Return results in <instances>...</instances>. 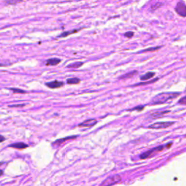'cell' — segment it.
I'll use <instances>...</instances> for the list:
<instances>
[{
  "label": "cell",
  "mask_w": 186,
  "mask_h": 186,
  "mask_svg": "<svg viewBox=\"0 0 186 186\" xmlns=\"http://www.w3.org/2000/svg\"><path fill=\"white\" fill-rule=\"evenodd\" d=\"M180 95L179 92H162L152 99L153 104H164L171 102Z\"/></svg>",
  "instance_id": "cell-1"
},
{
  "label": "cell",
  "mask_w": 186,
  "mask_h": 186,
  "mask_svg": "<svg viewBox=\"0 0 186 186\" xmlns=\"http://www.w3.org/2000/svg\"><path fill=\"white\" fill-rule=\"evenodd\" d=\"M121 180V177L119 174H115L108 177L105 181L103 182L100 186H112L116 184Z\"/></svg>",
  "instance_id": "cell-2"
},
{
  "label": "cell",
  "mask_w": 186,
  "mask_h": 186,
  "mask_svg": "<svg viewBox=\"0 0 186 186\" xmlns=\"http://www.w3.org/2000/svg\"><path fill=\"white\" fill-rule=\"evenodd\" d=\"M165 146L166 145H159V146L152 148V149L149 150V151H146V152H144L143 154H141L140 158H141V159H145V158H150V157H151V156H153L154 155H155L156 153L162 151Z\"/></svg>",
  "instance_id": "cell-3"
},
{
  "label": "cell",
  "mask_w": 186,
  "mask_h": 186,
  "mask_svg": "<svg viewBox=\"0 0 186 186\" xmlns=\"http://www.w3.org/2000/svg\"><path fill=\"white\" fill-rule=\"evenodd\" d=\"M172 124H174V122L172 121H161V122H156L154 124H151L148 126V128L149 129H165L169 127H171Z\"/></svg>",
  "instance_id": "cell-4"
},
{
  "label": "cell",
  "mask_w": 186,
  "mask_h": 186,
  "mask_svg": "<svg viewBox=\"0 0 186 186\" xmlns=\"http://www.w3.org/2000/svg\"><path fill=\"white\" fill-rule=\"evenodd\" d=\"M175 12L178 14L180 16L186 17V5L184 2H180L177 4L175 7Z\"/></svg>",
  "instance_id": "cell-5"
},
{
  "label": "cell",
  "mask_w": 186,
  "mask_h": 186,
  "mask_svg": "<svg viewBox=\"0 0 186 186\" xmlns=\"http://www.w3.org/2000/svg\"><path fill=\"white\" fill-rule=\"evenodd\" d=\"M97 120L95 119V118H90V119H88V120H86V121H84V122L82 123H80L79 124V127H93L94 125H95V124H97Z\"/></svg>",
  "instance_id": "cell-6"
},
{
  "label": "cell",
  "mask_w": 186,
  "mask_h": 186,
  "mask_svg": "<svg viewBox=\"0 0 186 186\" xmlns=\"http://www.w3.org/2000/svg\"><path fill=\"white\" fill-rule=\"evenodd\" d=\"M46 86L48 87L50 89H56V88H60V87H62L64 85V83L63 81H50V82L46 83Z\"/></svg>",
  "instance_id": "cell-7"
},
{
  "label": "cell",
  "mask_w": 186,
  "mask_h": 186,
  "mask_svg": "<svg viewBox=\"0 0 186 186\" xmlns=\"http://www.w3.org/2000/svg\"><path fill=\"white\" fill-rule=\"evenodd\" d=\"M169 112V111H157V112L151 114V115L149 116V117L151 118H154V119H156V118H158L163 116L165 115L166 114H167V113Z\"/></svg>",
  "instance_id": "cell-8"
},
{
  "label": "cell",
  "mask_w": 186,
  "mask_h": 186,
  "mask_svg": "<svg viewBox=\"0 0 186 186\" xmlns=\"http://www.w3.org/2000/svg\"><path fill=\"white\" fill-rule=\"evenodd\" d=\"M61 62V60L59 58H50L46 62L47 65H57Z\"/></svg>",
  "instance_id": "cell-9"
},
{
  "label": "cell",
  "mask_w": 186,
  "mask_h": 186,
  "mask_svg": "<svg viewBox=\"0 0 186 186\" xmlns=\"http://www.w3.org/2000/svg\"><path fill=\"white\" fill-rule=\"evenodd\" d=\"M9 147H11V148H16V149H24V148H26L28 147V145L25 144L24 143H15L12 144V145H10Z\"/></svg>",
  "instance_id": "cell-10"
},
{
  "label": "cell",
  "mask_w": 186,
  "mask_h": 186,
  "mask_svg": "<svg viewBox=\"0 0 186 186\" xmlns=\"http://www.w3.org/2000/svg\"><path fill=\"white\" fill-rule=\"evenodd\" d=\"M155 76V73L154 72H148L145 74L143 75L141 77V79L142 81H146V80L150 79L153 78V77Z\"/></svg>",
  "instance_id": "cell-11"
},
{
  "label": "cell",
  "mask_w": 186,
  "mask_h": 186,
  "mask_svg": "<svg viewBox=\"0 0 186 186\" xmlns=\"http://www.w3.org/2000/svg\"><path fill=\"white\" fill-rule=\"evenodd\" d=\"M80 30H81V28H79V29L72 30V31H65V32L62 33V34H61V35H60L59 37H59V38H63V37H68V36L71 35V34H74V33L78 32V31H79Z\"/></svg>",
  "instance_id": "cell-12"
},
{
  "label": "cell",
  "mask_w": 186,
  "mask_h": 186,
  "mask_svg": "<svg viewBox=\"0 0 186 186\" xmlns=\"http://www.w3.org/2000/svg\"><path fill=\"white\" fill-rule=\"evenodd\" d=\"M137 74V71H131V72L128 73V74H124V75L121 76L119 79H130L131 78V77L134 76L136 75Z\"/></svg>",
  "instance_id": "cell-13"
},
{
  "label": "cell",
  "mask_w": 186,
  "mask_h": 186,
  "mask_svg": "<svg viewBox=\"0 0 186 186\" xmlns=\"http://www.w3.org/2000/svg\"><path fill=\"white\" fill-rule=\"evenodd\" d=\"M66 81L68 84H79V83H80L81 80H80V79L76 77V78L68 79Z\"/></svg>",
  "instance_id": "cell-14"
},
{
  "label": "cell",
  "mask_w": 186,
  "mask_h": 186,
  "mask_svg": "<svg viewBox=\"0 0 186 186\" xmlns=\"http://www.w3.org/2000/svg\"><path fill=\"white\" fill-rule=\"evenodd\" d=\"M83 64L84 63L81 62H76V63H71V64H70V65H67V68H79V67H81Z\"/></svg>",
  "instance_id": "cell-15"
},
{
  "label": "cell",
  "mask_w": 186,
  "mask_h": 186,
  "mask_svg": "<svg viewBox=\"0 0 186 186\" xmlns=\"http://www.w3.org/2000/svg\"><path fill=\"white\" fill-rule=\"evenodd\" d=\"M76 137H77V136H70V137H65V138H62V139H60V140H58V141H55V143H54V144H57V143H61L64 142V141H68V140H71V139H74L76 138Z\"/></svg>",
  "instance_id": "cell-16"
},
{
  "label": "cell",
  "mask_w": 186,
  "mask_h": 186,
  "mask_svg": "<svg viewBox=\"0 0 186 186\" xmlns=\"http://www.w3.org/2000/svg\"><path fill=\"white\" fill-rule=\"evenodd\" d=\"M22 2L23 0H7L5 2H6L8 5H16V4H18Z\"/></svg>",
  "instance_id": "cell-17"
},
{
  "label": "cell",
  "mask_w": 186,
  "mask_h": 186,
  "mask_svg": "<svg viewBox=\"0 0 186 186\" xmlns=\"http://www.w3.org/2000/svg\"><path fill=\"white\" fill-rule=\"evenodd\" d=\"M161 47H156V48H148V49L144 50H143L141 52H154V51H156L158 50V49H160Z\"/></svg>",
  "instance_id": "cell-18"
},
{
  "label": "cell",
  "mask_w": 186,
  "mask_h": 186,
  "mask_svg": "<svg viewBox=\"0 0 186 186\" xmlns=\"http://www.w3.org/2000/svg\"><path fill=\"white\" fill-rule=\"evenodd\" d=\"M10 90H12V91L15 93H20V94H24V93H26V92L24 91V90H21V89H18V88H11Z\"/></svg>",
  "instance_id": "cell-19"
},
{
  "label": "cell",
  "mask_w": 186,
  "mask_h": 186,
  "mask_svg": "<svg viewBox=\"0 0 186 186\" xmlns=\"http://www.w3.org/2000/svg\"><path fill=\"white\" fill-rule=\"evenodd\" d=\"M158 79H156L154 80H152V81H148V82H143V83H139V84H135L134 86H138V85H145V84H150V83H153L154 82V81H156V80Z\"/></svg>",
  "instance_id": "cell-20"
},
{
  "label": "cell",
  "mask_w": 186,
  "mask_h": 186,
  "mask_svg": "<svg viewBox=\"0 0 186 186\" xmlns=\"http://www.w3.org/2000/svg\"><path fill=\"white\" fill-rule=\"evenodd\" d=\"M124 36L126 37H128V38H132V37L134 36V33L132 31H129V32H127L124 34Z\"/></svg>",
  "instance_id": "cell-21"
},
{
  "label": "cell",
  "mask_w": 186,
  "mask_h": 186,
  "mask_svg": "<svg viewBox=\"0 0 186 186\" xmlns=\"http://www.w3.org/2000/svg\"><path fill=\"white\" fill-rule=\"evenodd\" d=\"M144 109V106H137L133 108L132 109H130V111H142Z\"/></svg>",
  "instance_id": "cell-22"
},
{
  "label": "cell",
  "mask_w": 186,
  "mask_h": 186,
  "mask_svg": "<svg viewBox=\"0 0 186 186\" xmlns=\"http://www.w3.org/2000/svg\"><path fill=\"white\" fill-rule=\"evenodd\" d=\"M179 104H182V105H186V96L184 97V98H181V99L179 101Z\"/></svg>",
  "instance_id": "cell-23"
},
{
  "label": "cell",
  "mask_w": 186,
  "mask_h": 186,
  "mask_svg": "<svg viewBox=\"0 0 186 186\" xmlns=\"http://www.w3.org/2000/svg\"><path fill=\"white\" fill-rule=\"evenodd\" d=\"M26 104H17V105H9V107H11V108H14V107H23Z\"/></svg>",
  "instance_id": "cell-24"
},
{
  "label": "cell",
  "mask_w": 186,
  "mask_h": 186,
  "mask_svg": "<svg viewBox=\"0 0 186 186\" xmlns=\"http://www.w3.org/2000/svg\"><path fill=\"white\" fill-rule=\"evenodd\" d=\"M5 141V137H3V136H1V143H2V142H3V141Z\"/></svg>",
  "instance_id": "cell-25"
},
{
  "label": "cell",
  "mask_w": 186,
  "mask_h": 186,
  "mask_svg": "<svg viewBox=\"0 0 186 186\" xmlns=\"http://www.w3.org/2000/svg\"><path fill=\"white\" fill-rule=\"evenodd\" d=\"M0 172H0V175H2V174H3V172H2V170H0Z\"/></svg>",
  "instance_id": "cell-26"
}]
</instances>
